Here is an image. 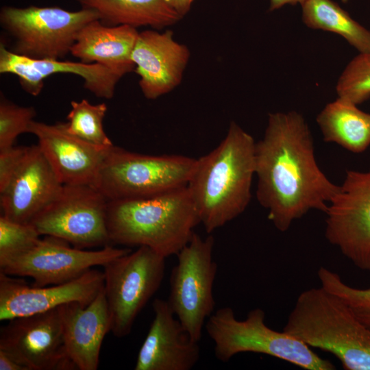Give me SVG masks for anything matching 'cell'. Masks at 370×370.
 Returning <instances> with one entry per match:
<instances>
[{"label": "cell", "mask_w": 370, "mask_h": 370, "mask_svg": "<svg viewBox=\"0 0 370 370\" xmlns=\"http://www.w3.org/2000/svg\"><path fill=\"white\" fill-rule=\"evenodd\" d=\"M255 160L256 197L280 232L310 210L325 212L339 188L319 167L310 128L296 111L269 114Z\"/></svg>", "instance_id": "obj_1"}, {"label": "cell", "mask_w": 370, "mask_h": 370, "mask_svg": "<svg viewBox=\"0 0 370 370\" xmlns=\"http://www.w3.org/2000/svg\"><path fill=\"white\" fill-rule=\"evenodd\" d=\"M256 143L232 121L220 144L197 158L187 186L207 233L234 219L248 206L256 174Z\"/></svg>", "instance_id": "obj_2"}, {"label": "cell", "mask_w": 370, "mask_h": 370, "mask_svg": "<svg viewBox=\"0 0 370 370\" xmlns=\"http://www.w3.org/2000/svg\"><path fill=\"white\" fill-rule=\"evenodd\" d=\"M199 223L187 186L151 197L108 202L111 243L146 246L165 258L177 255L188 243Z\"/></svg>", "instance_id": "obj_3"}, {"label": "cell", "mask_w": 370, "mask_h": 370, "mask_svg": "<svg viewBox=\"0 0 370 370\" xmlns=\"http://www.w3.org/2000/svg\"><path fill=\"white\" fill-rule=\"evenodd\" d=\"M283 330L332 354L345 369L370 370V328L321 286L300 293Z\"/></svg>", "instance_id": "obj_4"}, {"label": "cell", "mask_w": 370, "mask_h": 370, "mask_svg": "<svg viewBox=\"0 0 370 370\" xmlns=\"http://www.w3.org/2000/svg\"><path fill=\"white\" fill-rule=\"evenodd\" d=\"M260 308L249 311L238 320L230 307L219 308L206 320V330L214 344L215 357L229 361L243 352L266 354L306 370H333L335 366L321 358L310 347L285 331L268 327Z\"/></svg>", "instance_id": "obj_5"}, {"label": "cell", "mask_w": 370, "mask_h": 370, "mask_svg": "<svg viewBox=\"0 0 370 370\" xmlns=\"http://www.w3.org/2000/svg\"><path fill=\"white\" fill-rule=\"evenodd\" d=\"M196 162L188 156L145 155L114 145L93 186L108 201L151 197L187 186Z\"/></svg>", "instance_id": "obj_6"}, {"label": "cell", "mask_w": 370, "mask_h": 370, "mask_svg": "<svg viewBox=\"0 0 370 370\" xmlns=\"http://www.w3.org/2000/svg\"><path fill=\"white\" fill-rule=\"evenodd\" d=\"M99 19L92 10L58 6H3L1 26L14 39L12 52L32 59L62 60L71 53L79 31Z\"/></svg>", "instance_id": "obj_7"}, {"label": "cell", "mask_w": 370, "mask_h": 370, "mask_svg": "<svg viewBox=\"0 0 370 370\" xmlns=\"http://www.w3.org/2000/svg\"><path fill=\"white\" fill-rule=\"evenodd\" d=\"M103 267L111 332L116 337H124L130 334L137 316L160 288L165 258L148 247L140 246Z\"/></svg>", "instance_id": "obj_8"}, {"label": "cell", "mask_w": 370, "mask_h": 370, "mask_svg": "<svg viewBox=\"0 0 370 370\" xmlns=\"http://www.w3.org/2000/svg\"><path fill=\"white\" fill-rule=\"evenodd\" d=\"M214 240L195 232L176 255L177 264L170 276L167 300L176 318L195 341L202 336L204 326L213 313L215 301L213 284L217 264L212 258Z\"/></svg>", "instance_id": "obj_9"}, {"label": "cell", "mask_w": 370, "mask_h": 370, "mask_svg": "<svg viewBox=\"0 0 370 370\" xmlns=\"http://www.w3.org/2000/svg\"><path fill=\"white\" fill-rule=\"evenodd\" d=\"M108 200L90 185L63 186L56 198L29 223L40 236H51L82 249L110 245Z\"/></svg>", "instance_id": "obj_10"}, {"label": "cell", "mask_w": 370, "mask_h": 370, "mask_svg": "<svg viewBox=\"0 0 370 370\" xmlns=\"http://www.w3.org/2000/svg\"><path fill=\"white\" fill-rule=\"evenodd\" d=\"M325 213L327 240L358 268L370 271V168L347 171Z\"/></svg>", "instance_id": "obj_11"}, {"label": "cell", "mask_w": 370, "mask_h": 370, "mask_svg": "<svg viewBox=\"0 0 370 370\" xmlns=\"http://www.w3.org/2000/svg\"><path fill=\"white\" fill-rule=\"evenodd\" d=\"M131 251L110 245L96 251L84 250L45 236L28 251L0 267V271L8 275L32 278L35 286L56 285L75 280L96 266L103 267Z\"/></svg>", "instance_id": "obj_12"}, {"label": "cell", "mask_w": 370, "mask_h": 370, "mask_svg": "<svg viewBox=\"0 0 370 370\" xmlns=\"http://www.w3.org/2000/svg\"><path fill=\"white\" fill-rule=\"evenodd\" d=\"M8 321L1 328L0 350L27 370L76 369L66 352L58 307Z\"/></svg>", "instance_id": "obj_13"}, {"label": "cell", "mask_w": 370, "mask_h": 370, "mask_svg": "<svg viewBox=\"0 0 370 370\" xmlns=\"http://www.w3.org/2000/svg\"><path fill=\"white\" fill-rule=\"evenodd\" d=\"M103 286V271L92 268L71 281L45 286H29L0 272V320L44 312L73 301L87 306Z\"/></svg>", "instance_id": "obj_14"}, {"label": "cell", "mask_w": 370, "mask_h": 370, "mask_svg": "<svg viewBox=\"0 0 370 370\" xmlns=\"http://www.w3.org/2000/svg\"><path fill=\"white\" fill-rule=\"evenodd\" d=\"M28 133L37 137L42 152L64 185L93 186L114 147L96 145L70 134L66 123L47 124L34 120Z\"/></svg>", "instance_id": "obj_15"}, {"label": "cell", "mask_w": 370, "mask_h": 370, "mask_svg": "<svg viewBox=\"0 0 370 370\" xmlns=\"http://www.w3.org/2000/svg\"><path fill=\"white\" fill-rule=\"evenodd\" d=\"M131 58L143 95L156 99L180 84L190 51L174 39L172 31L147 29L139 32Z\"/></svg>", "instance_id": "obj_16"}, {"label": "cell", "mask_w": 370, "mask_h": 370, "mask_svg": "<svg viewBox=\"0 0 370 370\" xmlns=\"http://www.w3.org/2000/svg\"><path fill=\"white\" fill-rule=\"evenodd\" d=\"M62 186L38 145L28 146L16 171L0 191L1 215L13 221L29 223L56 198Z\"/></svg>", "instance_id": "obj_17"}, {"label": "cell", "mask_w": 370, "mask_h": 370, "mask_svg": "<svg viewBox=\"0 0 370 370\" xmlns=\"http://www.w3.org/2000/svg\"><path fill=\"white\" fill-rule=\"evenodd\" d=\"M154 314L139 349L135 370H190L200 357L194 341L176 318L167 301H153Z\"/></svg>", "instance_id": "obj_18"}, {"label": "cell", "mask_w": 370, "mask_h": 370, "mask_svg": "<svg viewBox=\"0 0 370 370\" xmlns=\"http://www.w3.org/2000/svg\"><path fill=\"white\" fill-rule=\"evenodd\" d=\"M0 73L16 75L23 89L33 96L40 93L47 77L71 73L82 77L84 88L96 97L111 99L121 78L109 68L97 63L25 57L9 50L2 42L0 44Z\"/></svg>", "instance_id": "obj_19"}, {"label": "cell", "mask_w": 370, "mask_h": 370, "mask_svg": "<svg viewBox=\"0 0 370 370\" xmlns=\"http://www.w3.org/2000/svg\"><path fill=\"white\" fill-rule=\"evenodd\" d=\"M66 354L76 369L97 370L111 317L104 286L88 305L73 301L58 307Z\"/></svg>", "instance_id": "obj_20"}, {"label": "cell", "mask_w": 370, "mask_h": 370, "mask_svg": "<svg viewBox=\"0 0 370 370\" xmlns=\"http://www.w3.org/2000/svg\"><path fill=\"white\" fill-rule=\"evenodd\" d=\"M138 34L132 26L94 20L79 31L70 53L82 62L103 65L122 77L134 70L131 56Z\"/></svg>", "instance_id": "obj_21"}, {"label": "cell", "mask_w": 370, "mask_h": 370, "mask_svg": "<svg viewBox=\"0 0 370 370\" xmlns=\"http://www.w3.org/2000/svg\"><path fill=\"white\" fill-rule=\"evenodd\" d=\"M82 8L94 10L108 25L150 27L161 29L182 18L171 0H76Z\"/></svg>", "instance_id": "obj_22"}, {"label": "cell", "mask_w": 370, "mask_h": 370, "mask_svg": "<svg viewBox=\"0 0 370 370\" xmlns=\"http://www.w3.org/2000/svg\"><path fill=\"white\" fill-rule=\"evenodd\" d=\"M323 140L359 153L370 145V114L355 103L338 97L328 103L316 119Z\"/></svg>", "instance_id": "obj_23"}, {"label": "cell", "mask_w": 370, "mask_h": 370, "mask_svg": "<svg viewBox=\"0 0 370 370\" xmlns=\"http://www.w3.org/2000/svg\"><path fill=\"white\" fill-rule=\"evenodd\" d=\"M302 21L314 29L342 36L359 53L370 51V30L354 20L332 0H306L302 5Z\"/></svg>", "instance_id": "obj_24"}, {"label": "cell", "mask_w": 370, "mask_h": 370, "mask_svg": "<svg viewBox=\"0 0 370 370\" xmlns=\"http://www.w3.org/2000/svg\"><path fill=\"white\" fill-rule=\"evenodd\" d=\"M71 105V110L66 116V130L70 134L96 145H114L103 126L108 110L106 103L92 104L84 99L72 101Z\"/></svg>", "instance_id": "obj_25"}, {"label": "cell", "mask_w": 370, "mask_h": 370, "mask_svg": "<svg viewBox=\"0 0 370 370\" xmlns=\"http://www.w3.org/2000/svg\"><path fill=\"white\" fill-rule=\"evenodd\" d=\"M336 90L338 97L357 106L370 98V51L359 53L347 64Z\"/></svg>", "instance_id": "obj_26"}, {"label": "cell", "mask_w": 370, "mask_h": 370, "mask_svg": "<svg viewBox=\"0 0 370 370\" xmlns=\"http://www.w3.org/2000/svg\"><path fill=\"white\" fill-rule=\"evenodd\" d=\"M31 223L13 221L0 217V267L28 251L40 239Z\"/></svg>", "instance_id": "obj_27"}, {"label": "cell", "mask_w": 370, "mask_h": 370, "mask_svg": "<svg viewBox=\"0 0 370 370\" xmlns=\"http://www.w3.org/2000/svg\"><path fill=\"white\" fill-rule=\"evenodd\" d=\"M317 274L321 286L340 297L356 317L370 328V287L360 289L350 286L338 274L323 267L319 269Z\"/></svg>", "instance_id": "obj_28"}, {"label": "cell", "mask_w": 370, "mask_h": 370, "mask_svg": "<svg viewBox=\"0 0 370 370\" xmlns=\"http://www.w3.org/2000/svg\"><path fill=\"white\" fill-rule=\"evenodd\" d=\"M36 114L34 107L18 106L4 97L0 101V150L11 147L18 136L28 132Z\"/></svg>", "instance_id": "obj_29"}, {"label": "cell", "mask_w": 370, "mask_h": 370, "mask_svg": "<svg viewBox=\"0 0 370 370\" xmlns=\"http://www.w3.org/2000/svg\"><path fill=\"white\" fill-rule=\"evenodd\" d=\"M28 146H12L0 150V191L3 190L21 163Z\"/></svg>", "instance_id": "obj_30"}, {"label": "cell", "mask_w": 370, "mask_h": 370, "mask_svg": "<svg viewBox=\"0 0 370 370\" xmlns=\"http://www.w3.org/2000/svg\"><path fill=\"white\" fill-rule=\"evenodd\" d=\"M0 370H27L7 352L0 350Z\"/></svg>", "instance_id": "obj_31"}, {"label": "cell", "mask_w": 370, "mask_h": 370, "mask_svg": "<svg viewBox=\"0 0 370 370\" xmlns=\"http://www.w3.org/2000/svg\"><path fill=\"white\" fill-rule=\"evenodd\" d=\"M194 1L195 0H171L173 7L182 18L188 12Z\"/></svg>", "instance_id": "obj_32"}, {"label": "cell", "mask_w": 370, "mask_h": 370, "mask_svg": "<svg viewBox=\"0 0 370 370\" xmlns=\"http://www.w3.org/2000/svg\"><path fill=\"white\" fill-rule=\"evenodd\" d=\"M306 0H270L269 11H274L285 5H302Z\"/></svg>", "instance_id": "obj_33"}]
</instances>
